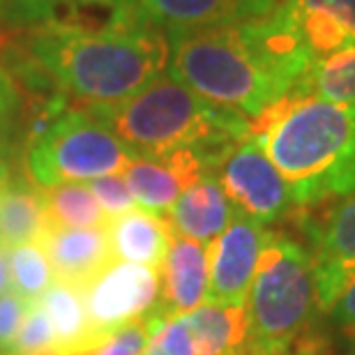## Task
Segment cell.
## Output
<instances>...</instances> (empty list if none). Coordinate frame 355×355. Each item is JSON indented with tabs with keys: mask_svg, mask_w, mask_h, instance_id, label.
Masks as SVG:
<instances>
[{
	"mask_svg": "<svg viewBox=\"0 0 355 355\" xmlns=\"http://www.w3.org/2000/svg\"><path fill=\"white\" fill-rule=\"evenodd\" d=\"M21 55L72 104H116L166 72V33L137 12L106 24L49 21L28 28Z\"/></svg>",
	"mask_w": 355,
	"mask_h": 355,
	"instance_id": "1",
	"label": "cell"
},
{
	"mask_svg": "<svg viewBox=\"0 0 355 355\" xmlns=\"http://www.w3.org/2000/svg\"><path fill=\"white\" fill-rule=\"evenodd\" d=\"M250 139L286 180L297 210L355 191V106L293 88L250 120Z\"/></svg>",
	"mask_w": 355,
	"mask_h": 355,
	"instance_id": "2",
	"label": "cell"
},
{
	"mask_svg": "<svg viewBox=\"0 0 355 355\" xmlns=\"http://www.w3.org/2000/svg\"><path fill=\"white\" fill-rule=\"evenodd\" d=\"M123 141L134 157H164L175 150L201 155L215 173L231 148L250 139V120L205 102L166 72L116 104H76Z\"/></svg>",
	"mask_w": 355,
	"mask_h": 355,
	"instance_id": "3",
	"label": "cell"
},
{
	"mask_svg": "<svg viewBox=\"0 0 355 355\" xmlns=\"http://www.w3.org/2000/svg\"><path fill=\"white\" fill-rule=\"evenodd\" d=\"M166 74L205 102L247 120L291 92L254 44L247 21L168 31Z\"/></svg>",
	"mask_w": 355,
	"mask_h": 355,
	"instance_id": "4",
	"label": "cell"
},
{
	"mask_svg": "<svg viewBox=\"0 0 355 355\" xmlns=\"http://www.w3.org/2000/svg\"><path fill=\"white\" fill-rule=\"evenodd\" d=\"M247 309L245 355H288L311 337L318 307L309 250L272 231L259 259Z\"/></svg>",
	"mask_w": 355,
	"mask_h": 355,
	"instance_id": "5",
	"label": "cell"
},
{
	"mask_svg": "<svg viewBox=\"0 0 355 355\" xmlns=\"http://www.w3.org/2000/svg\"><path fill=\"white\" fill-rule=\"evenodd\" d=\"M132 159L130 148L76 104L24 146V173L42 189L123 173Z\"/></svg>",
	"mask_w": 355,
	"mask_h": 355,
	"instance_id": "6",
	"label": "cell"
},
{
	"mask_svg": "<svg viewBox=\"0 0 355 355\" xmlns=\"http://www.w3.org/2000/svg\"><path fill=\"white\" fill-rule=\"evenodd\" d=\"M215 178L233 208L263 226L297 210L286 180L252 139L231 148L215 168Z\"/></svg>",
	"mask_w": 355,
	"mask_h": 355,
	"instance_id": "7",
	"label": "cell"
},
{
	"mask_svg": "<svg viewBox=\"0 0 355 355\" xmlns=\"http://www.w3.org/2000/svg\"><path fill=\"white\" fill-rule=\"evenodd\" d=\"M272 231L236 210L231 224L208 245V297L205 302L245 307L259 259Z\"/></svg>",
	"mask_w": 355,
	"mask_h": 355,
	"instance_id": "8",
	"label": "cell"
},
{
	"mask_svg": "<svg viewBox=\"0 0 355 355\" xmlns=\"http://www.w3.org/2000/svg\"><path fill=\"white\" fill-rule=\"evenodd\" d=\"M90 328L99 337L148 316L159 304V272L148 266L113 261L83 291Z\"/></svg>",
	"mask_w": 355,
	"mask_h": 355,
	"instance_id": "9",
	"label": "cell"
},
{
	"mask_svg": "<svg viewBox=\"0 0 355 355\" xmlns=\"http://www.w3.org/2000/svg\"><path fill=\"white\" fill-rule=\"evenodd\" d=\"M321 208V217L304 222L309 238L304 247L314 268L318 307L330 311L355 275V191Z\"/></svg>",
	"mask_w": 355,
	"mask_h": 355,
	"instance_id": "10",
	"label": "cell"
},
{
	"mask_svg": "<svg viewBox=\"0 0 355 355\" xmlns=\"http://www.w3.org/2000/svg\"><path fill=\"white\" fill-rule=\"evenodd\" d=\"M208 173L201 155L194 150H175L164 157H134L123 178L137 208L166 217L178 196Z\"/></svg>",
	"mask_w": 355,
	"mask_h": 355,
	"instance_id": "11",
	"label": "cell"
},
{
	"mask_svg": "<svg viewBox=\"0 0 355 355\" xmlns=\"http://www.w3.org/2000/svg\"><path fill=\"white\" fill-rule=\"evenodd\" d=\"M282 0H132L144 21L159 31H182L263 19Z\"/></svg>",
	"mask_w": 355,
	"mask_h": 355,
	"instance_id": "12",
	"label": "cell"
},
{
	"mask_svg": "<svg viewBox=\"0 0 355 355\" xmlns=\"http://www.w3.org/2000/svg\"><path fill=\"white\" fill-rule=\"evenodd\" d=\"M44 250L58 284L86 291L113 263L109 238L99 229H51L37 243Z\"/></svg>",
	"mask_w": 355,
	"mask_h": 355,
	"instance_id": "13",
	"label": "cell"
},
{
	"mask_svg": "<svg viewBox=\"0 0 355 355\" xmlns=\"http://www.w3.org/2000/svg\"><path fill=\"white\" fill-rule=\"evenodd\" d=\"M208 297V245L175 236L159 268V304L164 316L201 307Z\"/></svg>",
	"mask_w": 355,
	"mask_h": 355,
	"instance_id": "14",
	"label": "cell"
},
{
	"mask_svg": "<svg viewBox=\"0 0 355 355\" xmlns=\"http://www.w3.org/2000/svg\"><path fill=\"white\" fill-rule=\"evenodd\" d=\"M233 215L236 208L215 173H205L178 196L166 219L175 236L210 245L231 224Z\"/></svg>",
	"mask_w": 355,
	"mask_h": 355,
	"instance_id": "15",
	"label": "cell"
},
{
	"mask_svg": "<svg viewBox=\"0 0 355 355\" xmlns=\"http://www.w3.org/2000/svg\"><path fill=\"white\" fill-rule=\"evenodd\" d=\"M104 231L109 238L113 261L148 266L157 272L173 240V229L166 217L153 215L141 208L106 219Z\"/></svg>",
	"mask_w": 355,
	"mask_h": 355,
	"instance_id": "16",
	"label": "cell"
},
{
	"mask_svg": "<svg viewBox=\"0 0 355 355\" xmlns=\"http://www.w3.org/2000/svg\"><path fill=\"white\" fill-rule=\"evenodd\" d=\"M46 231L44 189L26 173L12 175L0 191V250L10 252L19 245L40 243Z\"/></svg>",
	"mask_w": 355,
	"mask_h": 355,
	"instance_id": "17",
	"label": "cell"
},
{
	"mask_svg": "<svg viewBox=\"0 0 355 355\" xmlns=\"http://www.w3.org/2000/svg\"><path fill=\"white\" fill-rule=\"evenodd\" d=\"M40 302L44 304L46 314L51 318L55 346H58L60 355H86L106 339L95 335V330L90 328L81 291L55 282L42 295Z\"/></svg>",
	"mask_w": 355,
	"mask_h": 355,
	"instance_id": "18",
	"label": "cell"
},
{
	"mask_svg": "<svg viewBox=\"0 0 355 355\" xmlns=\"http://www.w3.org/2000/svg\"><path fill=\"white\" fill-rule=\"evenodd\" d=\"M90 10H104L109 17L137 12L132 0H5L0 19L28 31L49 21H79Z\"/></svg>",
	"mask_w": 355,
	"mask_h": 355,
	"instance_id": "19",
	"label": "cell"
},
{
	"mask_svg": "<svg viewBox=\"0 0 355 355\" xmlns=\"http://www.w3.org/2000/svg\"><path fill=\"white\" fill-rule=\"evenodd\" d=\"M44 208L51 229H99L106 215L88 184L67 182L44 189Z\"/></svg>",
	"mask_w": 355,
	"mask_h": 355,
	"instance_id": "20",
	"label": "cell"
},
{
	"mask_svg": "<svg viewBox=\"0 0 355 355\" xmlns=\"http://www.w3.org/2000/svg\"><path fill=\"white\" fill-rule=\"evenodd\" d=\"M297 88L328 102L355 106V46L316 58Z\"/></svg>",
	"mask_w": 355,
	"mask_h": 355,
	"instance_id": "21",
	"label": "cell"
},
{
	"mask_svg": "<svg viewBox=\"0 0 355 355\" xmlns=\"http://www.w3.org/2000/svg\"><path fill=\"white\" fill-rule=\"evenodd\" d=\"M7 263H10L12 291L28 302H40L42 295L55 284L51 263L37 243L19 245L10 250Z\"/></svg>",
	"mask_w": 355,
	"mask_h": 355,
	"instance_id": "22",
	"label": "cell"
},
{
	"mask_svg": "<svg viewBox=\"0 0 355 355\" xmlns=\"http://www.w3.org/2000/svg\"><path fill=\"white\" fill-rule=\"evenodd\" d=\"M164 318L166 316L155 307L148 316L113 330L102 344L95 346V349L88 351L86 355H144L155 328H157Z\"/></svg>",
	"mask_w": 355,
	"mask_h": 355,
	"instance_id": "23",
	"label": "cell"
},
{
	"mask_svg": "<svg viewBox=\"0 0 355 355\" xmlns=\"http://www.w3.org/2000/svg\"><path fill=\"white\" fill-rule=\"evenodd\" d=\"M21 113H24V92L0 65V157H14V146L21 134Z\"/></svg>",
	"mask_w": 355,
	"mask_h": 355,
	"instance_id": "24",
	"label": "cell"
},
{
	"mask_svg": "<svg viewBox=\"0 0 355 355\" xmlns=\"http://www.w3.org/2000/svg\"><path fill=\"white\" fill-rule=\"evenodd\" d=\"M88 187L92 191V196L97 198L99 208L104 210L106 219L120 217V215H125V212L137 208V201H134L123 173L95 178V180L88 182Z\"/></svg>",
	"mask_w": 355,
	"mask_h": 355,
	"instance_id": "25",
	"label": "cell"
},
{
	"mask_svg": "<svg viewBox=\"0 0 355 355\" xmlns=\"http://www.w3.org/2000/svg\"><path fill=\"white\" fill-rule=\"evenodd\" d=\"M31 304L33 302L24 300L14 291H7V293L0 295V355L12 353Z\"/></svg>",
	"mask_w": 355,
	"mask_h": 355,
	"instance_id": "26",
	"label": "cell"
},
{
	"mask_svg": "<svg viewBox=\"0 0 355 355\" xmlns=\"http://www.w3.org/2000/svg\"><path fill=\"white\" fill-rule=\"evenodd\" d=\"M302 10H316L330 17L342 31L349 35L355 46V0H291Z\"/></svg>",
	"mask_w": 355,
	"mask_h": 355,
	"instance_id": "27",
	"label": "cell"
},
{
	"mask_svg": "<svg viewBox=\"0 0 355 355\" xmlns=\"http://www.w3.org/2000/svg\"><path fill=\"white\" fill-rule=\"evenodd\" d=\"M330 314H332V323L339 330H344L349 337H355V275L344 286L342 293H339L337 302L330 307Z\"/></svg>",
	"mask_w": 355,
	"mask_h": 355,
	"instance_id": "28",
	"label": "cell"
},
{
	"mask_svg": "<svg viewBox=\"0 0 355 355\" xmlns=\"http://www.w3.org/2000/svg\"><path fill=\"white\" fill-rule=\"evenodd\" d=\"M12 291V277H10V263H7V252L0 250V295Z\"/></svg>",
	"mask_w": 355,
	"mask_h": 355,
	"instance_id": "29",
	"label": "cell"
},
{
	"mask_svg": "<svg viewBox=\"0 0 355 355\" xmlns=\"http://www.w3.org/2000/svg\"><path fill=\"white\" fill-rule=\"evenodd\" d=\"M288 355H321V346H318L316 339H307V342H302L300 346H295L293 351H291Z\"/></svg>",
	"mask_w": 355,
	"mask_h": 355,
	"instance_id": "30",
	"label": "cell"
},
{
	"mask_svg": "<svg viewBox=\"0 0 355 355\" xmlns=\"http://www.w3.org/2000/svg\"><path fill=\"white\" fill-rule=\"evenodd\" d=\"M12 159L14 157H0V191L7 187V182H10V178L14 175L12 173Z\"/></svg>",
	"mask_w": 355,
	"mask_h": 355,
	"instance_id": "31",
	"label": "cell"
},
{
	"mask_svg": "<svg viewBox=\"0 0 355 355\" xmlns=\"http://www.w3.org/2000/svg\"><path fill=\"white\" fill-rule=\"evenodd\" d=\"M3 5H5V0H0V14H3Z\"/></svg>",
	"mask_w": 355,
	"mask_h": 355,
	"instance_id": "32",
	"label": "cell"
},
{
	"mask_svg": "<svg viewBox=\"0 0 355 355\" xmlns=\"http://www.w3.org/2000/svg\"><path fill=\"white\" fill-rule=\"evenodd\" d=\"M0 46H3V40H0Z\"/></svg>",
	"mask_w": 355,
	"mask_h": 355,
	"instance_id": "33",
	"label": "cell"
}]
</instances>
